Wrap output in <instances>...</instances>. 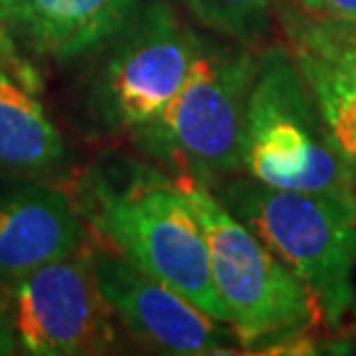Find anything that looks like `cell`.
Returning <instances> with one entry per match:
<instances>
[{
    "label": "cell",
    "mask_w": 356,
    "mask_h": 356,
    "mask_svg": "<svg viewBox=\"0 0 356 356\" xmlns=\"http://www.w3.org/2000/svg\"><path fill=\"white\" fill-rule=\"evenodd\" d=\"M74 204L106 245L229 326L213 284L209 243L174 176L132 160L95 165L79 178Z\"/></svg>",
    "instance_id": "6da1fadb"
},
{
    "label": "cell",
    "mask_w": 356,
    "mask_h": 356,
    "mask_svg": "<svg viewBox=\"0 0 356 356\" xmlns=\"http://www.w3.org/2000/svg\"><path fill=\"white\" fill-rule=\"evenodd\" d=\"M259 51L236 42L204 40L190 79L148 123L134 127V146L172 176L218 188L243 172L248 97Z\"/></svg>",
    "instance_id": "7a4b0ae2"
},
{
    "label": "cell",
    "mask_w": 356,
    "mask_h": 356,
    "mask_svg": "<svg viewBox=\"0 0 356 356\" xmlns=\"http://www.w3.org/2000/svg\"><path fill=\"white\" fill-rule=\"evenodd\" d=\"M213 192L301 277L322 324L338 331L354 308L356 199L277 190L248 174Z\"/></svg>",
    "instance_id": "3957f363"
},
{
    "label": "cell",
    "mask_w": 356,
    "mask_h": 356,
    "mask_svg": "<svg viewBox=\"0 0 356 356\" xmlns=\"http://www.w3.org/2000/svg\"><path fill=\"white\" fill-rule=\"evenodd\" d=\"M174 178L202 225L213 284L241 347L264 350L275 340L308 333L322 322L301 277L241 222L216 192L192 178Z\"/></svg>",
    "instance_id": "277c9868"
},
{
    "label": "cell",
    "mask_w": 356,
    "mask_h": 356,
    "mask_svg": "<svg viewBox=\"0 0 356 356\" xmlns=\"http://www.w3.org/2000/svg\"><path fill=\"white\" fill-rule=\"evenodd\" d=\"M243 172L277 190L356 199L350 169L282 44L259 51L245 111Z\"/></svg>",
    "instance_id": "5b68a950"
},
{
    "label": "cell",
    "mask_w": 356,
    "mask_h": 356,
    "mask_svg": "<svg viewBox=\"0 0 356 356\" xmlns=\"http://www.w3.org/2000/svg\"><path fill=\"white\" fill-rule=\"evenodd\" d=\"M106 44L109 54L97 72L92 104L106 127L132 132L181 92L204 40L167 0H141Z\"/></svg>",
    "instance_id": "8992f818"
},
{
    "label": "cell",
    "mask_w": 356,
    "mask_h": 356,
    "mask_svg": "<svg viewBox=\"0 0 356 356\" xmlns=\"http://www.w3.org/2000/svg\"><path fill=\"white\" fill-rule=\"evenodd\" d=\"M3 294L21 354H104L116 345V317L99 291L86 245L40 266Z\"/></svg>",
    "instance_id": "52a82bcc"
},
{
    "label": "cell",
    "mask_w": 356,
    "mask_h": 356,
    "mask_svg": "<svg viewBox=\"0 0 356 356\" xmlns=\"http://www.w3.org/2000/svg\"><path fill=\"white\" fill-rule=\"evenodd\" d=\"M99 291L113 317L139 345L162 354H232L222 322L206 315L169 284L106 245L97 234L86 241Z\"/></svg>",
    "instance_id": "ba28073f"
},
{
    "label": "cell",
    "mask_w": 356,
    "mask_h": 356,
    "mask_svg": "<svg viewBox=\"0 0 356 356\" xmlns=\"http://www.w3.org/2000/svg\"><path fill=\"white\" fill-rule=\"evenodd\" d=\"M277 31L356 185V21L324 19L280 0Z\"/></svg>",
    "instance_id": "9c48e42d"
},
{
    "label": "cell",
    "mask_w": 356,
    "mask_h": 356,
    "mask_svg": "<svg viewBox=\"0 0 356 356\" xmlns=\"http://www.w3.org/2000/svg\"><path fill=\"white\" fill-rule=\"evenodd\" d=\"M88 229L74 197L26 183L0 192V294L33 270L79 252Z\"/></svg>",
    "instance_id": "30bf717a"
},
{
    "label": "cell",
    "mask_w": 356,
    "mask_h": 356,
    "mask_svg": "<svg viewBox=\"0 0 356 356\" xmlns=\"http://www.w3.org/2000/svg\"><path fill=\"white\" fill-rule=\"evenodd\" d=\"M141 0H0V26L12 40L51 60H74L125 24Z\"/></svg>",
    "instance_id": "8fae6325"
},
{
    "label": "cell",
    "mask_w": 356,
    "mask_h": 356,
    "mask_svg": "<svg viewBox=\"0 0 356 356\" xmlns=\"http://www.w3.org/2000/svg\"><path fill=\"white\" fill-rule=\"evenodd\" d=\"M65 160V141L40 97L38 76L14 56V40L0 31V172L49 174Z\"/></svg>",
    "instance_id": "7c38bea8"
},
{
    "label": "cell",
    "mask_w": 356,
    "mask_h": 356,
    "mask_svg": "<svg viewBox=\"0 0 356 356\" xmlns=\"http://www.w3.org/2000/svg\"><path fill=\"white\" fill-rule=\"evenodd\" d=\"M199 26L252 51L270 47L280 0H181Z\"/></svg>",
    "instance_id": "4fadbf2b"
},
{
    "label": "cell",
    "mask_w": 356,
    "mask_h": 356,
    "mask_svg": "<svg viewBox=\"0 0 356 356\" xmlns=\"http://www.w3.org/2000/svg\"><path fill=\"white\" fill-rule=\"evenodd\" d=\"M296 3L317 17L356 21V0H296Z\"/></svg>",
    "instance_id": "5bb4252c"
},
{
    "label": "cell",
    "mask_w": 356,
    "mask_h": 356,
    "mask_svg": "<svg viewBox=\"0 0 356 356\" xmlns=\"http://www.w3.org/2000/svg\"><path fill=\"white\" fill-rule=\"evenodd\" d=\"M17 352H21L17 329H14L7 298H5V294H0V356H10Z\"/></svg>",
    "instance_id": "9a60e30c"
},
{
    "label": "cell",
    "mask_w": 356,
    "mask_h": 356,
    "mask_svg": "<svg viewBox=\"0 0 356 356\" xmlns=\"http://www.w3.org/2000/svg\"><path fill=\"white\" fill-rule=\"evenodd\" d=\"M0 31H3V26H0Z\"/></svg>",
    "instance_id": "2e32d148"
}]
</instances>
